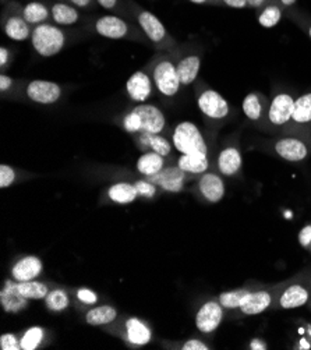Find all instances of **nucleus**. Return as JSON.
Listing matches in <instances>:
<instances>
[{"label":"nucleus","instance_id":"nucleus-4","mask_svg":"<svg viewBox=\"0 0 311 350\" xmlns=\"http://www.w3.org/2000/svg\"><path fill=\"white\" fill-rule=\"evenodd\" d=\"M31 44L40 56L51 57L64 48L66 33L57 25L44 23L32 28Z\"/></svg>","mask_w":311,"mask_h":350},{"label":"nucleus","instance_id":"nucleus-35","mask_svg":"<svg viewBox=\"0 0 311 350\" xmlns=\"http://www.w3.org/2000/svg\"><path fill=\"white\" fill-rule=\"evenodd\" d=\"M45 331L41 327H32L27 329L20 339L21 342V350H36L41 342L44 340Z\"/></svg>","mask_w":311,"mask_h":350},{"label":"nucleus","instance_id":"nucleus-25","mask_svg":"<svg viewBox=\"0 0 311 350\" xmlns=\"http://www.w3.org/2000/svg\"><path fill=\"white\" fill-rule=\"evenodd\" d=\"M51 17L55 24L67 27L73 25L80 20V13L76 6L66 3V2H56L51 6Z\"/></svg>","mask_w":311,"mask_h":350},{"label":"nucleus","instance_id":"nucleus-34","mask_svg":"<svg viewBox=\"0 0 311 350\" xmlns=\"http://www.w3.org/2000/svg\"><path fill=\"white\" fill-rule=\"evenodd\" d=\"M18 291L28 300H42L49 293L48 286L45 284L37 282V281L18 282Z\"/></svg>","mask_w":311,"mask_h":350},{"label":"nucleus","instance_id":"nucleus-14","mask_svg":"<svg viewBox=\"0 0 311 350\" xmlns=\"http://www.w3.org/2000/svg\"><path fill=\"white\" fill-rule=\"evenodd\" d=\"M25 94L29 100L40 105H52L62 96V87L53 81L33 80L28 83Z\"/></svg>","mask_w":311,"mask_h":350},{"label":"nucleus","instance_id":"nucleus-36","mask_svg":"<svg viewBox=\"0 0 311 350\" xmlns=\"http://www.w3.org/2000/svg\"><path fill=\"white\" fill-rule=\"evenodd\" d=\"M45 303H46V307L51 311L60 312V311H63L68 307V304H70V300H68V296L64 291L55 289V291H51L48 293V296L45 297Z\"/></svg>","mask_w":311,"mask_h":350},{"label":"nucleus","instance_id":"nucleus-1","mask_svg":"<svg viewBox=\"0 0 311 350\" xmlns=\"http://www.w3.org/2000/svg\"><path fill=\"white\" fill-rule=\"evenodd\" d=\"M122 126L130 134H161L166 127V118L155 105L138 103L123 116Z\"/></svg>","mask_w":311,"mask_h":350},{"label":"nucleus","instance_id":"nucleus-12","mask_svg":"<svg viewBox=\"0 0 311 350\" xmlns=\"http://www.w3.org/2000/svg\"><path fill=\"white\" fill-rule=\"evenodd\" d=\"M268 108L269 99L258 91L247 94L243 99V103H241V109H243V113L247 118V120L264 130L267 129Z\"/></svg>","mask_w":311,"mask_h":350},{"label":"nucleus","instance_id":"nucleus-6","mask_svg":"<svg viewBox=\"0 0 311 350\" xmlns=\"http://www.w3.org/2000/svg\"><path fill=\"white\" fill-rule=\"evenodd\" d=\"M295 100L296 98H293V95H290L289 92L275 94L269 100L265 130L284 133L290 122L295 109Z\"/></svg>","mask_w":311,"mask_h":350},{"label":"nucleus","instance_id":"nucleus-51","mask_svg":"<svg viewBox=\"0 0 311 350\" xmlns=\"http://www.w3.org/2000/svg\"><path fill=\"white\" fill-rule=\"evenodd\" d=\"M190 2L194 5H204V3H208L210 0H190Z\"/></svg>","mask_w":311,"mask_h":350},{"label":"nucleus","instance_id":"nucleus-43","mask_svg":"<svg viewBox=\"0 0 311 350\" xmlns=\"http://www.w3.org/2000/svg\"><path fill=\"white\" fill-rule=\"evenodd\" d=\"M183 350H210L211 347L200 339H190L182 346Z\"/></svg>","mask_w":311,"mask_h":350},{"label":"nucleus","instance_id":"nucleus-49","mask_svg":"<svg viewBox=\"0 0 311 350\" xmlns=\"http://www.w3.org/2000/svg\"><path fill=\"white\" fill-rule=\"evenodd\" d=\"M67 2L73 5V6H76V8H79V9H85L88 6H91L92 0H67Z\"/></svg>","mask_w":311,"mask_h":350},{"label":"nucleus","instance_id":"nucleus-37","mask_svg":"<svg viewBox=\"0 0 311 350\" xmlns=\"http://www.w3.org/2000/svg\"><path fill=\"white\" fill-rule=\"evenodd\" d=\"M16 180V172L12 166L2 165L0 166V187H10Z\"/></svg>","mask_w":311,"mask_h":350},{"label":"nucleus","instance_id":"nucleus-41","mask_svg":"<svg viewBox=\"0 0 311 350\" xmlns=\"http://www.w3.org/2000/svg\"><path fill=\"white\" fill-rule=\"evenodd\" d=\"M299 243L300 246L306 250L311 252V224L306 225L299 233Z\"/></svg>","mask_w":311,"mask_h":350},{"label":"nucleus","instance_id":"nucleus-9","mask_svg":"<svg viewBox=\"0 0 311 350\" xmlns=\"http://www.w3.org/2000/svg\"><path fill=\"white\" fill-rule=\"evenodd\" d=\"M284 134L299 135L311 139V92L303 94L295 100V109Z\"/></svg>","mask_w":311,"mask_h":350},{"label":"nucleus","instance_id":"nucleus-15","mask_svg":"<svg viewBox=\"0 0 311 350\" xmlns=\"http://www.w3.org/2000/svg\"><path fill=\"white\" fill-rule=\"evenodd\" d=\"M186 174L187 173L182 170L179 166H169V167H163L161 172L154 174V176H147L144 179L163 189L165 191L179 193L185 186Z\"/></svg>","mask_w":311,"mask_h":350},{"label":"nucleus","instance_id":"nucleus-7","mask_svg":"<svg viewBox=\"0 0 311 350\" xmlns=\"http://www.w3.org/2000/svg\"><path fill=\"white\" fill-rule=\"evenodd\" d=\"M133 13L135 16V21L140 27V29L144 32L146 37L158 46H166L169 42H172L170 35L163 25V23L151 12L138 8L133 5Z\"/></svg>","mask_w":311,"mask_h":350},{"label":"nucleus","instance_id":"nucleus-20","mask_svg":"<svg viewBox=\"0 0 311 350\" xmlns=\"http://www.w3.org/2000/svg\"><path fill=\"white\" fill-rule=\"evenodd\" d=\"M0 304L8 314H17L28 306V299L20 293L17 281L5 282V286L0 292Z\"/></svg>","mask_w":311,"mask_h":350},{"label":"nucleus","instance_id":"nucleus-17","mask_svg":"<svg viewBox=\"0 0 311 350\" xmlns=\"http://www.w3.org/2000/svg\"><path fill=\"white\" fill-rule=\"evenodd\" d=\"M126 91L131 100L144 103L152 95V77L144 70H138L129 77Z\"/></svg>","mask_w":311,"mask_h":350},{"label":"nucleus","instance_id":"nucleus-13","mask_svg":"<svg viewBox=\"0 0 311 350\" xmlns=\"http://www.w3.org/2000/svg\"><path fill=\"white\" fill-rule=\"evenodd\" d=\"M94 28L98 35L108 40H124L130 38V35L134 32L133 27L123 18L118 16H102L99 17ZM133 37V35H131Z\"/></svg>","mask_w":311,"mask_h":350},{"label":"nucleus","instance_id":"nucleus-22","mask_svg":"<svg viewBox=\"0 0 311 350\" xmlns=\"http://www.w3.org/2000/svg\"><path fill=\"white\" fill-rule=\"evenodd\" d=\"M3 29L8 35V38L21 42L31 38V27L23 17L21 12L20 14H10L3 20Z\"/></svg>","mask_w":311,"mask_h":350},{"label":"nucleus","instance_id":"nucleus-8","mask_svg":"<svg viewBox=\"0 0 311 350\" xmlns=\"http://www.w3.org/2000/svg\"><path fill=\"white\" fill-rule=\"evenodd\" d=\"M272 150L284 161L301 162L311 154V139L285 134L284 137L275 139Z\"/></svg>","mask_w":311,"mask_h":350},{"label":"nucleus","instance_id":"nucleus-28","mask_svg":"<svg viewBox=\"0 0 311 350\" xmlns=\"http://www.w3.org/2000/svg\"><path fill=\"white\" fill-rule=\"evenodd\" d=\"M118 319V311L112 306H98L85 314V321L92 327L108 325Z\"/></svg>","mask_w":311,"mask_h":350},{"label":"nucleus","instance_id":"nucleus-40","mask_svg":"<svg viewBox=\"0 0 311 350\" xmlns=\"http://www.w3.org/2000/svg\"><path fill=\"white\" fill-rule=\"evenodd\" d=\"M295 14H290V17L303 28V31L308 35V38L311 40V18L299 13V12H293Z\"/></svg>","mask_w":311,"mask_h":350},{"label":"nucleus","instance_id":"nucleus-30","mask_svg":"<svg viewBox=\"0 0 311 350\" xmlns=\"http://www.w3.org/2000/svg\"><path fill=\"white\" fill-rule=\"evenodd\" d=\"M21 14L29 25L36 27L44 24L49 18L51 9H48L42 2H28L21 9Z\"/></svg>","mask_w":311,"mask_h":350},{"label":"nucleus","instance_id":"nucleus-44","mask_svg":"<svg viewBox=\"0 0 311 350\" xmlns=\"http://www.w3.org/2000/svg\"><path fill=\"white\" fill-rule=\"evenodd\" d=\"M12 87H13V79L10 76H6V75L0 76V91H2V94L10 91Z\"/></svg>","mask_w":311,"mask_h":350},{"label":"nucleus","instance_id":"nucleus-19","mask_svg":"<svg viewBox=\"0 0 311 350\" xmlns=\"http://www.w3.org/2000/svg\"><path fill=\"white\" fill-rule=\"evenodd\" d=\"M218 172L226 178H233L241 170L243 166V157L236 144H230L225 147L217 158Z\"/></svg>","mask_w":311,"mask_h":350},{"label":"nucleus","instance_id":"nucleus-2","mask_svg":"<svg viewBox=\"0 0 311 350\" xmlns=\"http://www.w3.org/2000/svg\"><path fill=\"white\" fill-rule=\"evenodd\" d=\"M172 144L182 155L204 154L208 155V144L201 130L193 122H180L172 133Z\"/></svg>","mask_w":311,"mask_h":350},{"label":"nucleus","instance_id":"nucleus-46","mask_svg":"<svg viewBox=\"0 0 311 350\" xmlns=\"http://www.w3.org/2000/svg\"><path fill=\"white\" fill-rule=\"evenodd\" d=\"M269 3H273V0H247V8L261 10L262 8H265Z\"/></svg>","mask_w":311,"mask_h":350},{"label":"nucleus","instance_id":"nucleus-27","mask_svg":"<svg viewBox=\"0 0 311 350\" xmlns=\"http://www.w3.org/2000/svg\"><path fill=\"white\" fill-rule=\"evenodd\" d=\"M163 167H165L163 157L154 151L144 152L137 161V170L140 172L144 178L154 176V174L161 172Z\"/></svg>","mask_w":311,"mask_h":350},{"label":"nucleus","instance_id":"nucleus-26","mask_svg":"<svg viewBox=\"0 0 311 350\" xmlns=\"http://www.w3.org/2000/svg\"><path fill=\"white\" fill-rule=\"evenodd\" d=\"M178 166L185 170L187 174H202L210 167L208 155L204 154H191L180 155L178 159Z\"/></svg>","mask_w":311,"mask_h":350},{"label":"nucleus","instance_id":"nucleus-16","mask_svg":"<svg viewBox=\"0 0 311 350\" xmlns=\"http://www.w3.org/2000/svg\"><path fill=\"white\" fill-rule=\"evenodd\" d=\"M275 303V292L269 289H258L252 291L246 295L241 301L239 311L243 316H258V314L271 308Z\"/></svg>","mask_w":311,"mask_h":350},{"label":"nucleus","instance_id":"nucleus-39","mask_svg":"<svg viewBox=\"0 0 311 350\" xmlns=\"http://www.w3.org/2000/svg\"><path fill=\"white\" fill-rule=\"evenodd\" d=\"M0 349L2 350H20L21 342L13 334H3L0 336Z\"/></svg>","mask_w":311,"mask_h":350},{"label":"nucleus","instance_id":"nucleus-47","mask_svg":"<svg viewBox=\"0 0 311 350\" xmlns=\"http://www.w3.org/2000/svg\"><path fill=\"white\" fill-rule=\"evenodd\" d=\"M96 3L105 10H115L119 5V0H96Z\"/></svg>","mask_w":311,"mask_h":350},{"label":"nucleus","instance_id":"nucleus-32","mask_svg":"<svg viewBox=\"0 0 311 350\" xmlns=\"http://www.w3.org/2000/svg\"><path fill=\"white\" fill-rule=\"evenodd\" d=\"M253 289L245 286V288H240V289H234V291H229V292H224L219 295L218 301L221 303V306L225 310H230V311H239L241 301L246 297V295L249 292H252Z\"/></svg>","mask_w":311,"mask_h":350},{"label":"nucleus","instance_id":"nucleus-33","mask_svg":"<svg viewBox=\"0 0 311 350\" xmlns=\"http://www.w3.org/2000/svg\"><path fill=\"white\" fill-rule=\"evenodd\" d=\"M282 14H284L282 6L276 5V3H269L260 10L258 23L264 28H273L280 24Z\"/></svg>","mask_w":311,"mask_h":350},{"label":"nucleus","instance_id":"nucleus-38","mask_svg":"<svg viewBox=\"0 0 311 350\" xmlns=\"http://www.w3.org/2000/svg\"><path fill=\"white\" fill-rule=\"evenodd\" d=\"M137 190H138V196H143L146 198H152L157 194V186L151 182H148L147 179L138 180L137 183H134Z\"/></svg>","mask_w":311,"mask_h":350},{"label":"nucleus","instance_id":"nucleus-50","mask_svg":"<svg viewBox=\"0 0 311 350\" xmlns=\"http://www.w3.org/2000/svg\"><path fill=\"white\" fill-rule=\"evenodd\" d=\"M296 2H297V0H273V3L282 6L284 9H289V8L295 6Z\"/></svg>","mask_w":311,"mask_h":350},{"label":"nucleus","instance_id":"nucleus-31","mask_svg":"<svg viewBox=\"0 0 311 350\" xmlns=\"http://www.w3.org/2000/svg\"><path fill=\"white\" fill-rule=\"evenodd\" d=\"M108 196L116 204H130L138 197V190L135 185L116 183L112 187H109Z\"/></svg>","mask_w":311,"mask_h":350},{"label":"nucleus","instance_id":"nucleus-18","mask_svg":"<svg viewBox=\"0 0 311 350\" xmlns=\"http://www.w3.org/2000/svg\"><path fill=\"white\" fill-rule=\"evenodd\" d=\"M198 191L206 202L217 204L225 197V183L219 174L206 170L198 180Z\"/></svg>","mask_w":311,"mask_h":350},{"label":"nucleus","instance_id":"nucleus-42","mask_svg":"<svg viewBox=\"0 0 311 350\" xmlns=\"http://www.w3.org/2000/svg\"><path fill=\"white\" fill-rule=\"evenodd\" d=\"M77 299L80 301H83L84 304H95L98 301V296L95 292H92L91 289H79L77 292Z\"/></svg>","mask_w":311,"mask_h":350},{"label":"nucleus","instance_id":"nucleus-11","mask_svg":"<svg viewBox=\"0 0 311 350\" xmlns=\"http://www.w3.org/2000/svg\"><path fill=\"white\" fill-rule=\"evenodd\" d=\"M225 308L218 300L204 303L195 314V327L202 334L215 332L224 321Z\"/></svg>","mask_w":311,"mask_h":350},{"label":"nucleus","instance_id":"nucleus-5","mask_svg":"<svg viewBox=\"0 0 311 350\" xmlns=\"http://www.w3.org/2000/svg\"><path fill=\"white\" fill-rule=\"evenodd\" d=\"M151 77L155 88L165 98H174L179 94L182 84L178 75V67L170 59H159L151 70Z\"/></svg>","mask_w":311,"mask_h":350},{"label":"nucleus","instance_id":"nucleus-48","mask_svg":"<svg viewBox=\"0 0 311 350\" xmlns=\"http://www.w3.org/2000/svg\"><path fill=\"white\" fill-rule=\"evenodd\" d=\"M10 60V51L5 46L0 48V67L5 68Z\"/></svg>","mask_w":311,"mask_h":350},{"label":"nucleus","instance_id":"nucleus-29","mask_svg":"<svg viewBox=\"0 0 311 350\" xmlns=\"http://www.w3.org/2000/svg\"><path fill=\"white\" fill-rule=\"evenodd\" d=\"M138 137H140V143L143 148H148L162 155L163 158L169 157L172 152V148H174V144L161 134H138Z\"/></svg>","mask_w":311,"mask_h":350},{"label":"nucleus","instance_id":"nucleus-3","mask_svg":"<svg viewBox=\"0 0 311 350\" xmlns=\"http://www.w3.org/2000/svg\"><path fill=\"white\" fill-rule=\"evenodd\" d=\"M197 107L206 122L221 127L230 118V107L228 100L215 90L205 87L197 94Z\"/></svg>","mask_w":311,"mask_h":350},{"label":"nucleus","instance_id":"nucleus-21","mask_svg":"<svg viewBox=\"0 0 311 350\" xmlns=\"http://www.w3.org/2000/svg\"><path fill=\"white\" fill-rule=\"evenodd\" d=\"M44 269L42 261L36 256H27L16 262L12 269V276L17 282H27L37 279Z\"/></svg>","mask_w":311,"mask_h":350},{"label":"nucleus","instance_id":"nucleus-23","mask_svg":"<svg viewBox=\"0 0 311 350\" xmlns=\"http://www.w3.org/2000/svg\"><path fill=\"white\" fill-rule=\"evenodd\" d=\"M176 67L182 87H189L197 80L200 75L201 57L198 55H187L179 60Z\"/></svg>","mask_w":311,"mask_h":350},{"label":"nucleus","instance_id":"nucleus-10","mask_svg":"<svg viewBox=\"0 0 311 350\" xmlns=\"http://www.w3.org/2000/svg\"><path fill=\"white\" fill-rule=\"evenodd\" d=\"M311 300V286H307L301 282L286 285L278 293L275 292V303L278 308L292 310L308 304Z\"/></svg>","mask_w":311,"mask_h":350},{"label":"nucleus","instance_id":"nucleus-52","mask_svg":"<svg viewBox=\"0 0 311 350\" xmlns=\"http://www.w3.org/2000/svg\"><path fill=\"white\" fill-rule=\"evenodd\" d=\"M308 304H310V307H311V300H310V301H308Z\"/></svg>","mask_w":311,"mask_h":350},{"label":"nucleus","instance_id":"nucleus-45","mask_svg":"<svg viewBox=\"0 0 311 350\" xmlns=\"http://www.w3.org/2000/svg\"><path fill=\"white\" fill-rule=\"evenodd\" d=\"M222 3L228 8L233 9H243L247 8V0H222Z\"/></svg>","mask_w":311,"mask_h":350},{"label":"nucleus","instance_id":"nucleus-24","mask_svg":"<svg viewBox=\"0 0 311 350\" xmlns=\"http://www.w3.org/2000/svg\"><path fill=\"white\" fill-rule=\"evenodd\" d=\"M126 338L134 346H144L148 345L152 339L151 329L140 320L129 319L124 324Z\"/></svg>","mask_w":311,"mask_h":350}]
</instances>
